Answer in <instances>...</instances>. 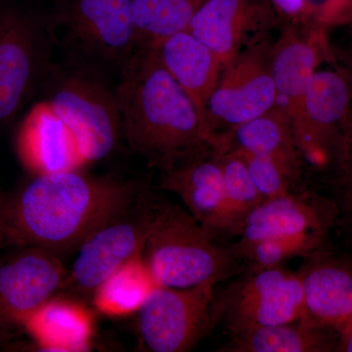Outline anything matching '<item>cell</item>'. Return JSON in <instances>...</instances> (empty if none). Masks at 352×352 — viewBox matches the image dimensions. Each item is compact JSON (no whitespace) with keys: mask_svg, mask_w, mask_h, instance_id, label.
Segmentation results:
<instances>
[{"mask_svg":"<svg viewBox=\"0 0 352 352\" xmlns=\"http://www.w3.org/2000/svg\"><path fill=\"white\" fill-rule=\"evenodd\" d=\"M337 344L333 351L352 352V317L338 328Z\"/></svg>","mask_w":352,"mask_h":352,"instance_id":"4dcf8cb0","label":"cell"},{"mask_svg":"<svg viewBox=\"0 0 352 352\" xmlns=\"http://www.w3.org/2000/svg\"><path fill=\"white\" fill-rule=\"evenodd\" d=\"M148 48L189 95L205 122L206 106L223 69L219 57L187 30Z\"/></svg>","mask_w":352,"mask_h":352,"instance_id":"ac0fdd59","label":"cell"},{"mask_svg":"<svg viewBox=\"0 0 352 352\" xmlns=\"http://www.w3.org/2000/svg\"><path fill=\"white\" fill-rule=\"evenodd\" d=\"M124 141L160 171L214 142L195 103L153 54L138 47L115 83Z\"/></svg>","mask_w":352,"mask_h":352,"instance_id":"7a4b0ae2","label":"cell"},{"mask_svg":"<svg viewBox=\"0 0 352 352\" xmlns=\"http://www.w3.org/2000/svg\"><path fill=\"white\" fill-rule=\"evenodd\" d=\"M157 287L140 254L103 281L94 292L92 302L107 316H129L138 314Z\"/></svg>","mask_w":352,"mask_h":352,"instance_id":"603a6c76","label":"cell"},{"mask_svg":"<svg viewBox=\"0 0 352 352\" xmlns=\"http://www.w3.org/2000/svg\"><path fill=\"white\" fill-rule=\"evenodd\" d=\"M147 187L144 180L95 175L83 168L34 175L0 212L6 239L63 259Z\"/></svg>","mask_w":352,"mask_h":352,"instance_id":"6da1fadb","label":"cell"},{"mask_svg":"<svg viewBox=\"0 0 352 352\" xmlns=\"http://www.w3.org/2000/svg\"><path fill=\"white\" fill-rule=\"evenodd\" d=\"M160 188L179 197L190 214L215 239L220 235L232 236L215 141L161 171Z\"/></svg>","mask_w":352,"mask_h":352,"instance_id":"5bb4252c","label":"cell"},{"mask_svg":"<svg viewBox=\"0 0 352 352\" xmlns=\"http://www.w3.org/2000/svg\"><path fill=\"white\" fill-rule=\"evenodd\" d=\"M305 295L302 321L336 329L352 317V263L316 258L298 270Z\"/></svg>","mask_w":352,"mask_h":352,"instance_id":"d6986e66","label":"cell"},{"mask_svg":"<svg viewBox=\"0 0 352 352\" xmlns=\"http://www.w3.org/2000/svg\"><path fill=\"white\" fill-rule=\"evenodd\" d=\"M219 138L229 147L247 154L270 157L300 175V153L296 147L291 124L278 107L235 127Z\"/></svg>","mask_w":352,"mask_h":352,"instance_id":"44dd1931","label":"cell"},{"mask_svg":"<svg viewBox=\"0 0 352 352\" xmlns=\"http://www.w3.org/2000/svg\"><path fill=\"white\" fill-rule=\"evenodd\" d=\"M339 29L344 31V36L338 45L332 43L331 44H332L336 65L346 74L352 91V22Z\"/></svg>","mask_w":352,"mask_h":352,"instance_id":"f1b7e54d","label":"cell"},{"mask_svg":"<svg viewBox=\"0 0 352 352\" xmlns=\"http://www.w3.org/2000/svg\"><path fill=\"white\" fill-rule=\"evenodd\" d=\"M237 151L242 155L252 182L263 201L293 191L292 189L300 175L270 157Z\"/></svg>","mask_w":352,"mask_h":352,"instance_id":"4316f807","label":"cell"},{"mask_svg":"<svg viewBox=\"0 0 352 352\" xmlns=\"http://www.w3.org/2000/svg\"><path fill=\"white\" fill-rule=\"evenodd\" d=\"M336 217L337 208L325 199L288 192L261 201L248 214L236 245L295 234H326Z\"/></svg>","mask_w":352,"mask_h":352,"instance_id":"2e32d148","label":"cell"},{"mask_svg":"<svg viewBox=\"0 0 352 352\" xmlns=\"http://www.w3.org/2000/svg\"><path fill=\"white\" fill-rule=\"evenodd\" d=\"M326 234L302 233L295 235L268 238L247 245H234L236 258L245 259L254 270L277 267L302 256L315 254L323 245Z\"/></svg>","mask_w":352,"mask_h":352,"instance_id":"484cf974","label":"cell"},{"mask_svg":"<svg viewBox=\"0 0 352 352\" xmlns=\"http://www.w3.org/2000/svg\"><path fill=\"white\" fill-rule=\"evenodd\" d=\"M332 159L338 168L340 208L352 230V122L342 136Z\"/></svg>","mask_w":352,"mask_h":352,"instance_id":"83f0119b","label":"cell"},{"mask_svg":"<svg viewBox=\"0 0 352 352\" xmlns=\"http://www.w3.org/2000/svg\"><path fill=\"white\" fill-rule=\"evenodd\" d=\"M336 329L302 320L241 331L222 347L224 352H326L335 349Z\"/></svg>","mask_w":352,"mask_h":352,"instance_id":"7402d4cb","label":"cell"},{"mask_svg":"<svg viewBox=\"0 0 352 352\" xmlns=\"http://www.w3.org/2000/svg\"><path fill=\"white\" fill-rule=\"evenodd\" d=\"M207 0H133L134 25L138 47H148L157 41L187 28Z\"/></svg>","mask_w":352,"mask_h":352,"instance_id":"cb8c5ba5","label":"cell"},{"mask_svg":"<svg viewBox=\"0 0 352 352\" xmlns=\"http://www.w3.org/2000/svg\"><path fill=\"white\" fill-rule=\"evenodd\" d=\"M6 239V226H4L3 220L0 217V247H1L2 243Z\"/></svg>","mask_w":352,"mask_h":352,"instance_id":"1f68e13d","label":"cell"},{"mask_svg":"<svg viewBox=\"0 0 352 352\" xmlns=\"http://www.w3.org/2000/svg\"><path fill=\"white\" fill-rule=\"evenodd\" d=\"M231 335L254 327L302 320L305 295L300 272L282 266L254 270L217 300Z\"/></svg>","mask_w":352,"mask_h":352,"instance_id":"30bf717a","label":"cell"},{"mask_svg":"<svg viewBox=\"0 0 352 352\" xmlns=\"http://www.w3.org/2000/svg\"><path fill=\"white\" fill-rule=\"evenodd\" d=\"M159 201L147 187L126 210L88 236L76 252L62 292L92 298L113 272L142 254Z\"/></svg>","mask_w":352,"mask_h":352,"instance_id":"52a82bcc","label":"cell"},{"mask_svg":"<svg viewBox=\"0 0 352 352\" xmlns=\"http://www.w3.org/2000/svg\"><path fill=\"white\" fill-rule=\"evenodd\" d=\"M113 78L88 65L53 62L38 94L66 122L87 164L101 162L124 141Z\"/></svg>","mask_w":352,"mask_h":352,"instance_id":"277c9868","label":"cell"},{"mask_svg":"<svg viewBox=\"0 0 352 352\" xmlns=\"http://www.w3.org/2000/svg\"><path fill=\"white\" fill-rule=\"evenodd\" d=\"M133 0H55L64 59L116 78L138 50Z\"/></svg>","mask_w":352,"mask_h":352,"instance_id":"8992f818","label":"cell"},{"mask_svg":"<svg viewBox=\"0 0 352 352\" xmlns=\"http://www.w3.org/2000/svg\"><path fill=\"white\" fill-rule=\"evenodd\" d=\"M17 148L21 161L34 175L80 170L87 164L73 132L44 101L25 116Z\"/></svg>","mask_w":352,"mask_h":352,"instance_id":"e0dca14e","label":"cell"},{"mask_svg":"<svg viewBox=\"0 0 352 352\" xmlns=\"http://www.w3.org/2000/svg\"><path fill=\"white\" fill-rule=\"evenodd\" d=\"M268 2L283 25H302L307 0H268Z\"/></svg>","mask_w":352,"mask_h":352,"instance_id":"f546056e","label":"cell"},{"mask_svg":"<svg viewBox=\"0 0 352 352\" xmlns=\"http://www.w3.org/2000/svg\"><path fill=\"white\" fill-rule=\"evenodd\" d=\"M56 48L55 0H0V124L38 94Z\"/></svg>","mask_w":352,"mask_h":352,"instance_id":"3957f363","label":"cell"},{"mask_svg":"<svg viewBox=\"0 0 352 352\" xmlns=\"http://www.w3.org/2000/svg\"><path fill=\"white\" fill-rule=\"evenodd\" d=\"M217 240L191 214L160 199L141 256L157 286L219 283L236 258Z\"/></svg>","mask_w":352,"mask_h":352,"instance_id":"5b68a950","label":"cell"},{"mask_svg":"<svg viewBox=\"0 0 352 352\" xmlns=\"http://www.w3.org/2000/svg\"><path fill=\"white\" fill-rule=\"evenodd\" d=\"M63 259L41 248L25 245L0 263V327L24 326L66 284Z\"/></svg>","mask_w":352,"mask_h":352,"instance_id":"4fadbf2b","label":"cell"},{"mask_svg":"<svg viewBox=\"0 0 352 352\" xmlns=\"http://www.w3.org/2000/svg\"><path fill=\"white\" fill-rule=\"evenodd\" d=\"M352 122V91L344 72L337 65L315 72L302 104L295 134L300 155L323 161L332 159Z\"/></svg>","mask_w":352,"mask_h":352,"instance_id":"8fae6325","label":"cell"},{"mask_svg":"<svg viewBox=\"0 0 352 352\" xmlns=\"http://www.w3.org/2000/svg\"><path fill=\"white\" fill-rule=\"evenodd\" d=\"M330 32L316 28L283 25L271 47V71L277 107L286 116L294 138L302 119V104L315 72L323 63L336 65Z\"/></svg>","mask_w":352,"mask_h":352,"instance_id":"7c38bea8","label":"cell"},{"mask_svg":"<svg viewBox=\"0 0 352 352\" xmlns=\"http://www.w3.org/2000/svg\"><path fill=\"white\" fill-rule=\"evenodd\" d=\"M277 21L268 0H207L187 31L205 43L224 67Z\"/></svg>","mask_w":352,"mask_h":352,"instance_id":"9a60e30c","label":"cell"},{"mask_svg":"<svg viewBox=\"0 0 352 352\" xmlns=\"http://www.w3.org/2000/svg\"><path fill=\"white\" fill-rule=\"evenodd\" d=\"M272 43L265 34L252 39L222 69L204 117L214 140L277 107Z\"/></svg>","mask_w":352,"mask_h":352,"instance_id":"ba28073f","label":"cell"},{"mask_svg":"<svg viewBox=\"0 0 352 352\" xmlns=\"http://www.w3.org/2000/svg\"><path fill=\"white\" fill-rule=\"evenodd\" d=\"M24 327L44 351H87L94 339L91 312L82 303L64 296L51 298Z\"/></svg>","mask_w":352,"mask_h":352,"instance_id":"ffe728a7","label":"cell"},{"mask_svg":"<svg viewBox=\"0 0 352 352\" xmlns=\"http://www.w3.org/2000/svg\"><path fill=\"white\" fill-rule=\"evenodd\" d=\"M223 175L232 236H239L248 214L263 201L254 187L242 155L221 140H217Z\"/></svg>","mask_w":352,"mask_h":352,"instance_id":"d4e9b609","label":"cell"},{"mask_svg":"<svg viewBox=\"0 0 352 352\" xmlns=\"http://www.w3.org/2000/svg\"><path fill=\"white\" fill-rule=\"evenodd\" d=\"M208 282L186 289L157 287L138 312L141 346L151 352H184L196 346L219 318L214 289Z\"/></svg>","mask_w":352,"mask_h":352,"instance_id":"9c48e42d","label":"cell"}]
</instances>
